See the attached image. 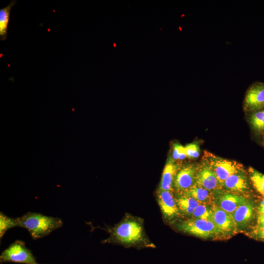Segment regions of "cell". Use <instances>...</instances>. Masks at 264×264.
I'll return each instance as SVG.
<instances>
[{"instance_id": "obj_1", "label": "cell", "mask_w": 264, "mask_h": 264, "mask_svg": "<svg viewBox=\"0 0 264 264\" xmlns=\"http://www.w3.org/2000/svg\"><path fill=\"white\" fill-rule=\"evenodd\" d=\"M17 227L26 229L33 239L42 238L62 226L63 221L59 218L41 213L28 212L16 218Z\"/></svg>"}, {"instance_id": "obj_2", "label": "cell", "mask_w": 264, "mask_h": 264, "mask_svg": "<svg viewBox=\"0 0 264 264\" xmlns=\"http://www.w3.org/2000/svg\"><path fill=\"white\" fill-rule=\"evenodd\" d=\"M144 240L142 223L135 219H127L111 230L110 237L107 242L114 241L128 246L139 245Z\"/></svg>"}, {"instance_id": "obj_3", "label": "cell", "mask_w": 264, "mask_h": 264, "mask_svg": "<svg viewBox=\"0 0 264 264\" xmlns=\"http://www.w3.org/2000/svg\"><path fill=\"white\" fill-rule=\"evenodd\" d=\"M176 227L184 233L203 239L219 236L218 230L212 220L193 218L180 221L176 224Z\"/></svg>"}, {"instance_id": "obj_4", "label": "cell", "mask_w": 264, "mask_h": 264, "mask_svg": "<svg viewBox=\"0 0 264 264\" xmlns=\"http://www.w3.org/2000/svg\"><path fill=\"white\" fill-rule=\"evenodd\" d=\"M0 263L22 264H40L36 261L32 251L27 248L24 242L16 240L2 251Z\"/></svg>"}, {"instance_id": "obj_5", "label": "cell", "mask_w": 264, "mask_h": 264, "mask_svg": "<svg viewBox=\"0 0 264 264\" xmlns=\"http://www.w3.org/2000/svg\"><path fill=\"white\" fill-rule=\"evenodd\" d=\"M206 155L207 163L213 170L221 185L231 175L244 172L242 166L236 161L223 159L211 154Z\"/></svg>"}, {"instance_id": "obj_6", "label": "cell", "mask_w": 264, "mask_h": 264, "mask_svg": "<svg viewBox=\"0 0 264 264\" xmlns=\"http://www.w3.org/2000/svg\"><path fill=\"white\" fill-rule=\"evenodd\" d=\"M264 108V82H255L246 91L243 102L244 110L247 112Z\"/></svg>"}, {"instance_id": "obj_7", "label": "cell", "mask_w": 264, "mask_h": 264, "mask_svg": "<svg viewBox=\"0 0 264 264\" xmlns=\"http://www.w3.org/2000/svg\"><path fill=\"white\" fill-rule=\"evenodd\" d=\"M212 220L215 225L219 236L233 234L237 228L231 214L223 210L215 204L212 206Z\"/></svg>"}, {"instance_id": "obj_8", "label": "cell", "mask_w": 264, "mask_h": 264, "mask_svg": "<svg viewBox=\"0 0 264 264\" xmlns=\"http://www.w3.org/2000/svg\"><path fill=\"white\" fill-rule=\"evenodd\" d=\"M257 212L254 201L248 199L231 215L237 229H244L249 226L255 219Z\"/></svg>"}, {"instance_id": "obj_9", "label": "cell", "mask_w": 264, "mask_h": 264, "mask_svg": "<svg viewBox=\"0 0 264 264\" xmlns=\"http://www.w3.org/2000/svg\"><path fill=\"white\" fill-rule=\"evenodd\" d=\"M157 199L166 220H171L180 215V211L172 191L158 190Z\"/></svg>"}, {"instance_id": "obj_10", "label": "cell", "mask_w": 264, "mask_h": 264, "mask_svg": "<svg viewBox=\"0 0 264 264\" xmlns=\"http://www.w3.org/2000/svg\"><path fill=\"white\" fill-rule=\"evenodd\" d=\"M197 168L193 165L184 166L177 173L174 182V187L181 194L196 183Z\"/></svg>"}, {"instance_id": "obj_11", "label": "cell", "mask_w": 264, "mask_h": 264, "mask_svg": "<svg viewBox=\"0 0 264 264\" xmlns=\"http://www.w3.org/2000/svg\"><path fill=\"white\" fill-rule=\"evenodd\" d=\"M196 183L210 191L218 190L222 186L214 171L207 163L197 168Z\"/></svg>"}, {"instance_id": "obj_12", "label": "cell", "mask_w": 264, "mask_h": 264, "mask_svg": "<svg viewBox=\"0 0 264 264\" xmlns=\"http://www.w3.org/2000/svg\"><path fill=\"white\" fill-rule=\"evenodd\" d=\"M247 199L244 196L238 194L224 193L219 195L214 199V203L223 210L232 214Z\"/></svg>"}, {"instance_id": "obj_13", "label": "cell", "mask_w": 264, "mask_h": 264, "mask_svg": "<svg viewBox=\"0 0 264 264\" xmlns=\"http://www.w3.org/2000/svg\"><path fill=\"white\" fill-rule=\"evenodd\" d=\"M222 186L227 190L239 194L246 193L250 189L249 181L244 172L231 175L224 180Z\"/></svg>"}, {"instance_id": "obj_14", "label": "cell", "mask_w": 264, "mask_h": 264, "mask_svg": "<svg viewBox=\"0 0 264 264\" xmlns=\"http://www.w3.org/2000/svg\"><path fill=\"white\" fill-rule=\"evenodd\" d=\"M177 170L178 166L175 163L174 160L169 159L164 168L158 190L172 192Z\"/></svg>"}, {"instance_id": "obj_15", "label": "cell", "mask_w": 264, "mask_h": 264, "mask_svg": "<svg viewBox=\"0 0 264 264\" xmlns=\"http://www.w3.org/2000/svg\"><path fill=\"white\" fill-rule=\"evenodd\" d=\"M179 194L191 197L197 200L199 203L208 205L213 203L215 199L212 191L198 185L196 183L187 191Z\"/></svg>"}, {"instance_id": "obj_16", "label": "cell", "mask_w": 264, "mask_h": 264, "mask_svg": "<svg viewBox=\"0 0 264 264\" xmlns=\"http://www.w3.org/2000/svg\"><path fill=\"white\" fill-rule=\"evenodd\" d=\"M175 199L179 211L188 216H192L200 204L195 198L179 194Z\"/></svg>"}, {"instance_id": "obj_17", "label": "cell", "mask_w": 264, "mask_h": 264, "mask_svg": "<svg viewBox=\"0 0 264 264\" xmlns=\"http://www.w3.org/2000/svg\"><path fill=\"white\" fill-rule=\"evenodd\" d=\"M17 1L12 0L6 6L0 9V40L5 41L7 37V31L10 12Z\"/></svg>"}, {"instance_id": "obj_18", "label": "cell", "mask_w": 264, "mask_h": 264, "mask_svg": "<svg viewBox=\"0 0 264 264\" xmlns=\"http://www.w3.org/2000/svg\"><path fill=\"white\" fill-rule=\"evenodd\" d=\"M250 124L258 133H264V108L249 112Z\"/></svg>"}, {"instance_id": "obj_19", "label": "cell", "mask_w": 264, "mask_h": 264, "mask_svg": "<svg viewBox=\"0 0 264 264\" xmlns=\"http://www.w3.org/2000/svg\"><path fill=\"white\" fill-rule=\"evenodd\" d=\"M250 181L255 190L264 196V174L250 167L248 170Z\"/></svg>"}, {"instance_id": "obj_20", "label": "cell", "mask_w": 264, "mask_h": 264, "mask_svg": "<svg viewBox=\"0 0 264 264\" xmlns=\"http://www.w3.org/2000/svg\"><path fill=\"white\" fill-rule=\"evenodd\" d=\"M192 216L196 219L212 220L213 217L212 206L208 204L200 203L194 211Z\"/></svg>"}, {"instance_id": "obj_21", "label": "cell", "mask_w": 264, "mask_h": 264, "mask_svg": "<svg viewBox=\"0 0 264 264\" xmlns=\"http://www.w3.org/2000/svg\"><path fill=\"white\" fill-rule=\"evenodd\" d=\"M17 227L16 218H12L0 213V239L2 238L5 233L9 229Z\"/></svg>"}, {"instance_id": "obj_22", "label": "cell", "mask_w": 264, "mask_h": 264, "mask_svg": "<svg viewBox=\"0 0 264 264\" xmlns=\"http://www.w3.org/2000/svg\"><path fill=\"white\" fill-rule=\"evenodd\" d=\"M185 148L186 157L188 158H197L199 155V147L196 143H190Z\"/></svg>"}, {"instance_id": "obj_23", "label": "cell", "mask_w": 264, "mask_h": 264, "mask_svg": "<svg viewBox=\"0 0 264 264\" xmlns=\"http://www.w3.org/2000/svg\"><path fill=\"white\" fill-rule=\"evenodd\" d=\"M251 235L253 237L258 240L264 241V227L254 228Z\"/></svg>"}, {"instance_id": "obj_24", "label": "cell", "mask_w": 264, "mask_h": 264, "mask_svg": "<svg viewBox=\"0 0 264 264\" xmlns=\"http://www.w3.org/2000/svg\"><path fill=\"white\" fill-rule=\"evenodd\" d=\"M181 145L175 144L173 148V159H178V154Z\"/></svg>"}, {"instance_id": "obj_25", "label": "cell", "mask_w": 264, "mask_h": 264, "mask_svg": "<svg viewBox=\"0 0 264 264\" xmlns=\"http://www.w3.org/2000/svg\"><path fill=\"white\" fill-rule=\"evenodd\" d=\"M263 227H264V215H258L257 224L255 228H261Z\"/></svg>"}, {"instance_id": "obj_26", "label": "cell", "mask_w": 264, "mask_h": 264, "mask_svg": "<svg viewBox=\"0 0 264 264\" xmlns=\"http://www.w3.org/2000/svg\"><path fill=\"white\" fill-rule=\"evenodd\" d=\"M256 211L258 215H264V198L259 203Z\"/></svg>"}, {"instance_id": "obj_27", "label": "cell", "mask_w": 264, "mask_h": 264, "mask_svg": "<svg viewBox=\"0 0 264 264\" xmlns=\"http://www.w3.org/2000/svg\"><path fill=\"white\" fill-rule=\"evenodd\" d=\"M263 144L264 146V133L263 134Z\"/></svg>"}]
</instances>
